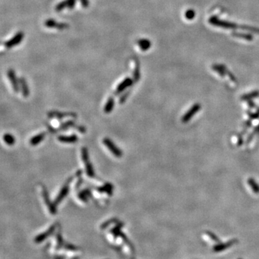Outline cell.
<instances>
[{
	"mask_svg": "<svg viewBox=\"0 0 259 259\" xmlns=\"http://www.w3.org/2000/svg\"><path fill=\"white\" fill-rule=\"evenodd\" d=\"M7 77H8L9 80V82L11 83L12 84V89L14 90V92L15 93H18V92L20 91V81H19V79L17 78L16 74H15V72L13 69H9L7 71Z\"/></svg>",
	"mask_w": 259,
	"mask_h": 259,
	"instance_id": "6",
	"label": "cell"
},
{
	"mask_svg": "<svg viewBox=\"0 0 259 259\" xmlns=\"http://www.w3.org/2000/svg\"><path fill=\"white\" fill-rule=\"evenodd\" d=\"M74 126H76V124H75V122H73V121L72 120L67 121V122H64V123L61 124L60 126H59V128L58 129V131H59V130H66L68 129V128H71V127H74Z\"/></svg>",
	"mask_w": 259,
	"mask_h": 259,
	"instance_id": "21",
	"label": "cell"
},
{
	"mask_svg": "<svg viewBox=\"0 0 259 259\" xmlns=\"http://www.w3.org/2000/svg\"><path fill=\"white\" fill-rule=\"evenodd\" d=\"M44 25L48 28H56L57 30H64L69 28L68 24L66 23H60L53 19H48L44 22Z\"/></svg>",
	"mask_w": 259,
	"mask_h": 259,
	"instance_id": "5",
	"label": "cell"
},
{
	"mask_svg": "<svg viewBox=\"0 0 259 259\" xmlns=\"http://www.w3.org/2000/svg\"><path fill=\"white\" fill-rule=\"evenodd\" d=\"M72 180H73V177H70V178L67 180L66 182L64 183V185L62 186V188H61L60 191H59V194H58V196L56 197V198L55 199V201H54L55 205H59V204L62 202L63 199L66 197L67 194H68V193L69 191V186H70V183L72 181Z\"/></svg>",
	"mask_w": 259,
	"mask_h": 259,
	"instance_id": "2",
	"label": "cell"
},
{
	"mask_svg": "<svg viewBox=\"0 0 259 259\" xmlns=\"http://www.w3.org/2000/svg\"><path fill=\"white\" fill-rule=\"evenodd\" d=\"M58 140L61 143H73L78 141V137L76 135H59L57 138Z\"/></svg>",
	"mask_w": 259,
	"mask_h": 259,
	"instance_id": "11",
	"label": "cell"
},
{
	"mask_svg": "<svg viewBox=\"0 0 259 259\" xmlns=\"http://www.w3.org/2000/svg\"><path fill=\"white\" fill-rule=\"evenodd\" d=\"M93 189H95L96 191L100 193H107L109 195H111L112 194L113 186L111 183H106L104 186H92Z\"/></svg>",
	"mask_w": 259,
	"mask_h": 259,
	"instance_id": "13",
	"label": "cell"
},
{
	"mask_svg": "<svg viewBox=\"0 0 259 259\" xmlns=\"http://www.w3.org/2000/svg\"><path fill=\"white\" fill-rule=\"evenodd\" d=\"M77 0H63L55 7V10L56 12H61L64 9H72L75 7Z\"/></svg>",
	"mask_w": 259,
	"mask_h": 259,
	"instance_id": "8",
	"label": "cell"
},
{
	"mask_svg": "<svg viewBox=\"0 0 259 259\" xmlns=\"http://www.w3.org/2000/svg\"><path fill=\"white\" fill-rule=\"evenodd\" d=\"M19 81H20V86L22 91V94L25 97H28L30 95V89L28 84H27L25 78L24 77L20 78Z\"/></svg>",
	"mask_w": 259,
	"mask_h": 259,
	"instance_id": "12",
	"label": "cell"
},
{
	"mask_svg": "<svg viewBox=\"0 0 259 259\" xmlns=\"http://www.w3.org/2000/svg\"><path fill=\"white\" fill-rule=\"evenodd\" d=\"M130 91H128V92H125L123 95L121 96L120 100H119V102H120V104L124 103L125 101H126L127 98H128V96H129V95H130Z\"/></svg>",
	"mask_w": 259,
	"mask_h": 259,
	"instance_id": "22",
	"label": "cell"
},
{
	"mask_svg": "<svg viewBox=\"0 0 259 259\" xmlns=\"http://www.w3.org/2000/svg\"><path fill=\"white\" fill-rule=\"evenodd\" d=\"M137 44L139 48H140L141 51H145L148 50L150 48V45H151L150 42L147 39H140V40H138Z\"/></svg>",
	"mask_w": 259,
	"mask_h": 259,
	"instance_id": "15",
	"label": "cell"
},
{
	"mask_svg": "<svg viewBox=\"0 0 259 259\" xmlns=\"http://www.w3.org/2000/svg\"><path fill=\"white\" fill-rule=\"evenodd\" d=\"M48 116L50 118H57L59 120L64 117H76V114L74 112H61L57 111H51L48 113Z\"/></svg>",
	"mask_w": 259,
	"mask_h": 259,
	"instance_id": "9",
	"label": "cell"
},
{
	"mask_svg": "<svg viewBox=\"0 0 259 259\" xmlns=\"http://www.w3.org/2000/svg\"><path fill=\"white\" fill-rule=\"evenodd\" d=\"M55 227H56V226H55V225L51 226V227H50V228L48 229V230H47L46 232H45V233H44L41 234V235H38V236L37 237V238H36V241H42V240L45 239V238H46V237H48V235H49L50 234L52 233L53 231H54Z\"/></svg>",
	"mask_w": 259,
	"mask_h": 259,
	"instance_id": "19",
	"label": "cell"
},
{
	"mask_svg": "<svg viewBox=\"0 0 259 259\" xmlns=\"http://www.w3.org/2000/svg\"><path fill=\"white\" fill-rule=\"evenodd\" d=\"M140 77V64L139 61L135 60V67L133 71V79L135 81H138Z\"/></svg>",
	"mask_w": 259,
	"mask_h": 259,
	"instance_id": "20",
	"label": "cell"
},
{
	"mask_svg": "<svg viewBox=\"0 0 259 259\" xmlns=\"http://www.w3.org/2000/svg\"><path fill=\"white\" fill-rule=\"evenodd\" d=\"M104 145H105L108 148V150L112 153L117 158H121L122 156V150H120V149L110 139L107 138H104L102 140Z\"/></svg>",
	"mask_w": 259,
	"mask_h": 259,
	"instance_id": "3",
	"label": "cell"
},
{
	"mask_svg": "<svg viewBox=\"0 0 259 259\" xmlns=\"http://www.w3.org/2000/svg\"><path fill=\"white\" fill-rule=\"evenodd\" d=\"M42 194H43V197L44 199V202H45V205L48 206V210H49L51 214L55 215L56 213V205L54 203H52L50 200L49 194H48L47 189L44 186H42Z\"/></svg>",
	"mask_w": 259,
	"mask_h": 259,
	"instance_id": "7",
	"label": "cell"
},
{
	"mask_svg": "<svg viewBox=\"0 0 259 259\" xmlns=\"http://www.w3.org/2000/svg\"><path fill=\"white\" fill-rule=\"evenodd\" d=\"M45 135H46V133L45 132H43V133H40L39 134L33 136V137L30 140V144L31 145H32V146H35V145H38L40 143H41L43 140Z\"/></svg>",
	"mask_w": 259,
	"mask_h": 259,
	"instance_id": "14",
	"label": "cell"
},
{
	"mask_svg": "<svg viewBox=\"0 0 259 259\" xmlns=\"http://www.w3.org/2000/svg\"><path fill=\"white\" fill-rule=\"evenodd\" d=\"M79 1L84 8H88V7H89V0H79Z\"/></svg>",
	"mask_w": 259,
	"mask_h": 259,
	"instance_id": "23",
	"label": "cell"
},
{
	"mask_svg": "<svg viewBox=\"0 0 259 259\" xmlns=\"http://www.w3.org/2000/svg\"><path fill=\"white\" fill-rule=\"evenodd\" d=\"M89 197H92L91 191L89 189H84L78 194V198L84 202H87Z\"/></svg>",
	"mask_w": 259,
	"mask_h": 259,
	"instance_id": "17",
	"label": "cell"
},
{
	"mask_svg": "<svg viewBox=\"0 0 259 259\" xmlns=\"http://www.w3.org/2000/svg\"><path fill=\"white\" fill-rule=\"evenodd\" d=\"M114 106V100L112 97H110L108 98L106 104H105L104 107V112L106 114H109L112 111L113 108Z\"/></svg>",
	"mask_w": 259,
	"mask_h": 259,
	"instance_id": "16",
	"label": "cell"
},
{
	"mask_svg": "<svg viewBox=\"0 0 259 259\" xmlns=\"http://www.w3.org/2000/svg\"><path fill=\"white\" fill-rule=\"evenodd\" d=\"M81 157H82V160L84 161V166H85L86 174L90 178H94L95 176V171H94L93 166H92L90 161H89V153H88L87 148L84 147L81 148Z\"/></svg>",
	"mask_w": 259,
	"mask_h": 259,
	"instance_id": "1",
	"label": "cell"
},
{
	"mask_svg": "<svg viewBox=\"0 0 259 259\" xmlns=\"http://www.w3.org/2000/svg\"><path fill=\"white\" fill-rule=\"evenodd\" d=\"M133 81L131 78L130 77L125 78L122 82H120V84H118L115 92H114V95H120V94L122 93L125 89H127V88H128L129 86H131L132 84H133Z\"/></svg>",
	"mask_w": 259,
	"mask_h": 259,
	"instance_id": "10",
	"label": "cell"
},
{
	"mask_svg": "<svg viewBox=\"0 0 259 259\" xmlns=\"http://www.w3.org/2000/svg\"><path fill=\"white\" fill-rule=\"evenodd\" d=\"M82 182H83V179H82V178H81V177H79V179H78V181H77V183H76V189H78V187H79L80 186H81V183H82Z\"/></svg>",
	"mask_w": 259,
	"mask_h": 259,
	"instance_id": "24",
	"label": "cell"
},
{
	"mask_svg": "<svg viewBox=\"0 0 259 259\" xmlns=\"http://www.w3.org/2000/svg\"><path fill=\"white\" fill-rule=\"evenodd\" d=\"M25 37V35L24 32H17L13 37H12L11 39H9V40H7V42L4 43V47L7 48H12L13 47H15V45H19L23 40L24 39Z\"/></svg>",
	"mask_w": 259,
	"mask_h": 259,
	"instance_id": "4",
	"label": "cell"
},
{
	"mask_svg": "<svg viewBox=\"0 0 259 259\" xmlns=\"http://www.w3.org/2000/svg\"><path fill=\"white\" fill-rule=\"evenodd\" d=\"M3 140L8 145H13L15 143V138L12 135L6 133L3 136Z\"/></svg>",
	"mask_w": 259,
	"mask_h": 259,
	"instance_id": "18",
	"label": "cell"
}]
</instances>
